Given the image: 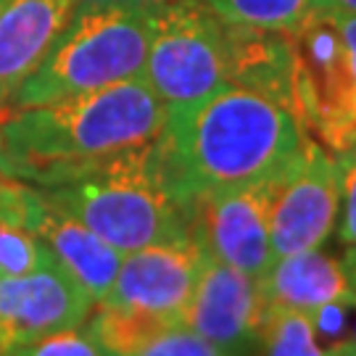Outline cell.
Here are the masks:
<instances>
[{
  "instance_id": "obj_15",
  "label": "cell",
  "mask_w": 356,
  "mask_h": 356,
  "mask_svg": "<svg viewBox=\"0 0 356 356\" xmlns=\"http://www.w3.org/2000/svg\"><path fill=\"white\" fill-rule=\"evenodd\" d=\"M229 32V82L259 90L285 106L296 116L293 98V56L291 35L227 24Z\"/></svg>"
},
{
  "instance_id": "obj_14",
  "label": "cell",
  "mask_w": 356,
  "mask_h": 356,
  "mask_svg": "<svg viewBox=\"0 0 356 356\" xmlns=\"http://www.w3.org/2000/svg\"><path fill=\"white\" fill-rule=\"evenodd\" d=\"M264 304L275 309H296L312 314L335 301L356 304V291L348 282L343 261L322 254L319 248L275 259L259 277Z\"/></svg>"
},
{
  "instance_id": "obj_2",
  "label": "cell",
  "mask_w": 356,
  "mask_h": 356,
  "mask_svg": "<svg viewBox=\"0 0 356 356\" xmlns=\"http://www.w3.org/2000/svg\"><path fill=\"white\" fill-rule=\"evenodd\" d=\"M166 116L145 76L13 108L0 116V175L53 188L111 156L156 143Z\"/></svg>"
},
{
  "instance_id": "obj_24",
  "label": "cell",
  "mask_w": 356,
  "mask_h": 356,
  "mask_svg": "<svg viewBox=\"0 0 356 356\" xmlns=\"http://www.w3.org/2000/svg\"><path fill=\"white\" fill-rule=\"evenodd\" d=\"M319 6L330 13H356V0H319Z\"/></svg>"
},
{
  "instance_id": "obj_1",
  "label": "cell",
  "mask_w": 356,
  "mask_h": 356,
  "mask_svg": "<svg viewBox=\"0 0 356 356\" xmlns=\"http://www.w3.org/2000/svg\"><path fill=\"white\" fill-rule=\"evenodd\" d=\"M306 129L285 106L229 82L204 101L169 111L159 159L182 201L235 191L282 175L304 145Z\"/></svg>"
},
{
  "instance_id": "obj_13",
  "label": "cell",
  "mask_w": 356,
  "mask_h": 356,
  "mask_svg": "<svg viewBox=\"0 0 356 356\" xmlns=\"http://www.w3.org/2000/svg\"><path fill=\"white\" fill-rule=\"evenodd\" d=\"M79 0H6L0 6V116L48 56Z\"/></svg>"
},
{
  "instance_id": "obj_21",
  "label": "cell",
  "mask_w": 356,
  "mask_h": 356,
  "mask_svg": "<svg viewBox=\"0 0 356 356\" xmlns=\"http://www.w3.org/2000/svg\"><path fill=\"white\" fill-rule=\"evenodd\" d=\"M338 175V241L356 245V148L348 145L332 156Z\"/></svg>"
},
{
  "instance_id": "obj_4",
  "label": "cell",
  "mask_w": 356,
  "mask_h": 356,
  "mask_svg": "<svg viewBox=\"0 0 356 356\" xmlns=\"http://www.w3.org/2000/svg\"><path fill=\"white\" fill-rule=\"evenodd\" d=\"M151 3L79 0L48 56L13 92L8 111L143 76L151 42Z\"/></svg>"
},
{
  "instance_id": "obj_7",
  "label": "cell",
  "mask_w": 356,
  "mask_h": 356,
  "mask_svg": "<svg viewBox=\"0 0 356 356\" xmlns=\"http://www.w3.org/2000/svg\"><path fill=\"white\" fill-rule=\"evenodd\" d=\"M338 222V175L332 156L312 135L282 172L269 216L272 259L319 248Z\"/></svg>"
},
{
  "instance_id": "obj_12",
  "label": "cell",
  "mask_w": 356,
  "mask_h": 356,
  "mask_svg": "<svg viewBox=\"0 0 356 356\" xmlns=\"http://www.w3.org/2000/svg\"><path fill=\"white\" fill-rule=\"evenodd\" d=\"M24 225L45 243L56 267L64 269L76 285H82L95 304L108 293L124 254L76 222L38 185H32Z\"/></svg>"
},
{
  "instance_id": "obj_28",
  "label": "cell",
  "mask_w": 356,
  "mask_h": 356,
  "mask_svg": "<svg viewBox=\"0 0 356 356\" xmlns=\"http://www.w3.org/2000/svg\"><path fill=\"white\" fill-rule=\"evenodd\" d=\"M3 3H6V0H0V6H3Z\"/></svg>"
},
{
  "instance_id": "obj_25",
  "label": "cell",
  "mask_w": 356,
  "mask_h": 356,
  "mask_svg": "<svg viewBox=\"0 0 356 356\" xmlns=\"http://www.w3.org/2000/svg\"><path fill=\"white\" fill-rule=\"evenodd\" d=\"M343 269H346V275H348L351 288L356 291V245H348V251H346V256H343Z\"/></svg>"
},
{
  "instance_id": "obj_3",
  "label": "cell",
  "mask_w": 356,
  "mask_h": 356,
  "mask_svg": "<svg viewBox=\"0 0 356 356\" xmlns=\"http://www.w3.org/2000/svg\"><path fill=\"white\" fill-rule=\"evenodd\" d=\"M42 191L119 254L193 232V204L169 185L156 143L111 156Z\"/></svg>"
},
{
  "instance_id": "obj_11",
  "label": "cell",
  "mask_w": 356,
  "mask_h": 356,
  "mask_svg": "<svg viewBox=\"0 0 356 356\" xmlns=\"http://www.w3.org/2000/svg\"><path fill=\"white\" fill-rule=\"evenodd\" d=\"M92 306V296L58 267L0 277V348L79 327Z\"/></svg>"
},
{
  "instance_id": "obj_18",
  "label": "cell",
  "mask_w": 356,
  "mask_h": 356,
  "mask_svg": "<svg viewBox=\"0 0 356 356\" xmlns=\"http://www.w3.org/2000/svg\"><path fill=\"white\" fill-rule=\"evenodd\" d=\"M227 24L293 35L322 11L319 0H206Z\"/></svg>"
},
{
  "instance_id": "obj_22",
  "label": "cell",
  "mask_w": 356,
  "mask_h": 356,
  "mask_svg": "<svg viewBox=\"0 0 356 356\" xmlns=\"http://www.w3.org/2000/svg\"><path fill=\"white\" fill-rule=\"evenodd\" d=\"M138 356H229L206 338L195 335L188 327H175V330L159 335L153 343H148Z\"/></svg>"
},
{
  "instance_id": "obj_17",
  "label": "cell",
  "mask_w": 356,
  "mask_h": 356,
  "mask_svg": "<svg viewBox=\"0 0 356 356\" xmlns=\"http://www.w3.org/2000/svg\"><path fill=\"white\" fill-rule=\"evenodd\" d=\"M343 343L322 348L312 314L267 306L251 356H341Z\"/></svg>"
},
{
  "instance_id": "obj_5",
  "label": "cell",
  "mask_w": 356,
  "mask_h": 356,
  "mask_svg": "<svg viewBox=\"0 0 356 356\" xmlns=\"http://www.w3.org/2000/svg\"><path fill=\"white\" fill-rule=\"evenodd\" d=\"M145 82L179 111L229 85V32L206 0H153Z\"/></svg>"
},
{
  "instance_id": "obj_10",
  "label": "cell",
  "mask_w": 356,
  "mask_h": 356,
  "mask_svg": "<svg viewBox=\"0 0 356 356\" xmlns=\"http://www.w3.org/2000/svg\"><path fill=\"white\" fill-rule=\"evenodd\" d=\"M264 312L267 304L259 277L206 256L182 314V327L229 356H251Z\"/></svg>"
},
{
  "instance_id": "obj_27",
  "label": "cell",
  "mask_w": 356,
  "mask_h": 356,
  "mask_svg": "<svg viewBox=\"0 0 356 356\" xmlns=\"http://www.w3.org/2000/svg\"><path fill=\"white\" fill-rule=\"evenodd\" d=\"M351 145H354V148H356V135H354V140H351Z\"/></svg>"
},
{
  "instance_id": "obj_9",
  "label": "cell",
  "mask_w": 356,
  "mask_h": 356,
  "mask_svg": "<svg viewBox=\"0 0 356 356\" xmlns=\"http://www.w3.org/2000/svg\"><path fill=\"white\" fill-rule=\"evenodd\" d=\"M204 259L206 251L193 232L124 254L114 285L98 304L138 309L182 325Z\"/></svg>"
},
{
  "instance_id": "obj_8",
  "label": "cell",
  "mask_w": 356,
  "mask_h": 356,
  "mask_svg": "<svg viewBox=\"0 0 356 356\" xmlns=\"http://www.w3.org/2000/svg\"><path fill=\"white\" fill-rule=\"evenodd\" d=\"M282 175L193 201V235L206 256L261 277L269 269V216Z\"/></svg>"
},
{
  "instance_id": "obj_6",
  "label": "cell",
  "mask_w": 356,
  "mask_h": 356,
  "mask_svg": "<svg viewBox=\"0 0 356 356\" xmlns=\"http://www.w3.org/2000/svg\"><path fill=\"white\" fill-rule=\"evenodd\" d=\"M291 40L296 119L322 148L343 151L356 135V85L330 11L314 13Z\"/></svg>"
},
{
  "instance_id": "obj_16",
  "label": "cell",
  "mask_w": 356,
  "mask_h": 356,
  "mask_svg": "<svg viewBox=\"0 0 356 356\" xmlns=\"http://www.w3.org/2000/svg\"><path fill=\"white\" fill-rule=\"evenodd\" d=\"M85 327L114 356H138L159 335L182 327V325L172 322V319L156 317V314H145L138 309L95 304L85 319Z\"/></svg>"
},
{
  "instance_id": "obj_23",
  "label": "cell",
  "mask_w": 356,
  "mask_h": 356,
  "mask_svg": "<svg viewBox=\"0 0 356 356\" xmlns=\"http://www.w3.org/2000/svg\"><path fill=\"white\" fill-rule=\"evenodd\" d=\"M341 40L346 45V56H348V66H351V76H354L356 85V13H330Z\"/></svg>"
},
{
  "instance_id": "obj_19",
  "label": "cell",
  "mask_w": 356,
  "mask_h": 356,
  "mask_svg": "<svg viewBox=\"0 0 356 356\" xmlns=\"http://www.w3.org/2000/svg\"><path fill=\"white\" fill-rule=\"evenodd\" d=\"M45 267H56L45 243L24 225L0 216V277L29 275Z\"/></svg>"
},
{
  "instance_id": "obj_20",
  "label": "cell",
  "mask_w": 356,
  "mask_h": 356,
  "mask_svg": "<svg viewBox=\"0 0 356 356\" xmlns=\"http://www.w3.org/2000/svg\"><path fill=\"white\" fill-rule=\"evenodd\" d=\"M0 356H114L106 351L95 335L79 325L61 332H51L26 343H16L8 348H0Z\"/></svg>"
},
{
  "instance_id": "obj_26",
  "label": "cell",
  "mask_w": 356,
  "mask_h": 356,
  "mask_svg": "<svg viewBox=\"0 0 356 356\" xmlns=\"http://www.w3.org/2000/svg\"><path fill=\"white\" fill-rule=\"evenodd\" d=\"M341 356H356V341H346Z\"/></svg>"
}]
</instances>
